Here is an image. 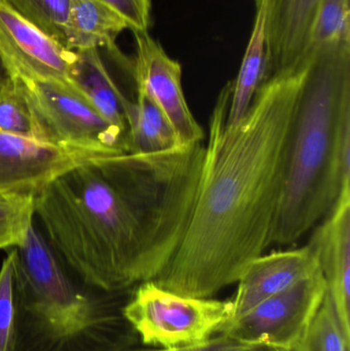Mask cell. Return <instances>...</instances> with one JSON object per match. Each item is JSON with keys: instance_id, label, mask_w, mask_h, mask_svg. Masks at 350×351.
<instances>
[{"instance_id": "cell-27", "label": "cell", "mask_w": 350, "mask_h": 351, "mask_svg": "<svg viewBox=\"0 0 350 351\" xmlns=\"http://www.w3.org/2000/svg\"><path fill=\"white\" fill-rule=\"evenodd\" d=\"M6 77H8V75H6L5 71H4L3 67H2L1 63H0V90H1Z\"/></svg>"}, {"instance_id": "cell-14", "label": "cell", "mask_w": 350, "mask_h": 351, "mask_svg": "<svg viewBox=\"0 0 350 351\" xmlns=\"http://www.w3.org/2000/svg\"><path fill=\"white\" fill-rule=\"evenodd\" d=\"M125 56L116 43L75 51L70 82L111 125L127 135L125 107L131 98L114 74Z\"/></svg>"}, {"instance_id": "cell-21", "label": "cell", "mask_w": 350, "mask_h": 351, "mask_svg": "<svg viewBox=\"0 0 350 351\" xmlns=\"http://www.w3.org/2000/svg\"><path fill=\"white\" fill-rule=\"evenodd\" d=\"M34 219V197L0 194V251L20 247Z\"/></svg>"}, {"instance_id": "cell-26", "label": "cell", "mask_w": 350, "mask_h": 351, "mask_svg": "<svg viewBox=\"0 0 350 351\" xmlns=\"http://www.w3.org/2000/svg\"><path fill=\"white\" fill-rule=\"evenodd\" d=\"M245 351H293V350H279V348H269V346H257V348H252V350H245Z\"/></svg>"}, {"instance_id": "cell-9", "label": "cell", "mask_w": 350, "mask_h": 351, "mask_svg": "<svg viewBox=\"0 0 350 351\" xmlns=\"http://www.w3.org/2000/svg\"><path fill=\"white\" fill-rule=\"evenodd\" d=\"M135 37L136 86L143 90L172 125L179 145L201 143L203 130L191 113L182 86V66L164 51L149 32H133Z\"/></svg>"}, {"instance_id": "cell-2", "label": "cell", "mask_w": 350, "mask_h": 351, "mask_svg": "<svg viewBox=\"0 0 350 351\" xmlns=\"http://www.w3.org/2000/svg\"><path fill=\"white\" fill-rule=\"evenodd\" d=\"M304 72L305 62L264 80L234 129L225 128L232 84L222 88L190 222L156 285L212 298L271 245Z\"/></svg>"}, {"instance_id": "cell-15", "label": "cell", "mask_w": 350, "mask_h": 351, "mask_svg": "<svg viewBox=\"0 0 350 351\" xmlns=\"http://www.w3.org/2000/svg\"><path fill=\"white\" fill-rule=\"evenodd\" d=\"M127 29L125 19L100 0H71L64 45L75 51L114 45Z\"/></svg>"}, {"instance_id": "cell-13", "label": "cell", "mask_w": 350, "mask_h": 351, "mask_svg": "<svg viewBox=\"0 0 350 351\" xmlns=\"http://www.w3.org/2000/svg\"><path fill=\"white\" fill-rule=\"evenodd\" d=\"M308 243L318 256L327 293L350 332V187L340 192Z\"/></svg>"}, {"instance_id": "cell-12", "label": "cell", "mask_w": 350, "mask_h": 351, "mask_svg": "<svg viewBox=\"0 0 350 351\" xmlns=\"http://www.w3.org/2000/svg\"><path fill=\"white\" fill-rule=\"evenodd\" d=\"M320 270L318 256L310 243L298 249L259 256L238 278V292L230 300L232 319L226 325Z\"/></svg>"}, {"instance_id": "cell-20", "label": "cell", "mask_w": 350, "mask_h": 351, "mask_svg": "<svg viewBox=\"0 0 350 351\" xmlns=\"http://www.w3.org/2000/svg\"><path fill=\"white\" fill-rule=\"evenodd\" d=\"M0 132L38 139L24 84L14 76L8 75L0 90Z\"/></svg>"}, {"instance_id": "cell-19", "label": "cell", "mask_w": 350, "mask_h": 351, "mask_svg": "<svg viewBox=\"0 0 350 351\" xmlns=\"http://www.w3.org/2000/svg\"><path fill=\"white\" fill-rule=\"evenodd\" d=\"M341 45H350L349 0H320L310 34V51Z\"/></svg>"}, {"instance_id": "cell-17", "label": "cell", "mask_w": 350, "mask_h": 351, "mask_svg": "<svg viewBox=\"0 0 350 351\" xmlns=\"http://www.w3.org/2000/svg\"><path fill=\"white\" fill-rule=\"evenodd\" d=\"M266 60L264 14L261 6H256L254 26L247 45L238 75L232 84V96L226 117L225 128L234 129L248 112L253 99L262 84Z\"/></svg>"}, {"instance_id": "cell-8", "label": "cell", "mask_w": 350, "mask_h": 351, "mask_svg": "<svg viewBox=\"0 0 350 351\" xmlns=\"http://www.w3.org/2000/svg\"><path fill=\"white\" fill-rule=\"evenodd\" d=\"M74 59L75 51L0 0V63L6 75L71 84Z\"/></svg>"}, {"instance_id": "cell-1", "label": "cell", "mask_w": 350, "mask_h": 351, "mask_svg": "<svg viewBox=\"0 0 350 351\" xmlns=\"http://www.w3.org/2000/svg\"><path fill=\"white\" fill-rule=\"evenodd\" d=\"M203 143L154 154L97 156L34 198L35 218L68 269L108 292L155 280L190 222Z\"/></svg>"}, {"instance_id": "cell-18", "label": "cell", "mask_w": 350, "mask_h": 351, "mask_svg": "<svg viewBox=\"0 0 350 351\" xmlns=\"http://www.w3.org/2000/svg\"><path fill=\"white\" fill-rule=\"evenodd\" d=\"M293 351H350V332L328 293Z\"/></svg>"}, {"instance_id": "cell-23", "label": "cell", "mask_w": 350, "mask_h": 351, "mask_svg": "<svg viewBox=\"0 0 350 351\" xmlns=\"http://www.w3.org/2000/svg\"><path fill=\"white\" fill-rule=\"evenodd\" d=\"M16 315L14 250L10 249L0 267V351L14 350Z\"/></svg>"}, {"instance_id": "cell-5", "label": "cell", "mask_w": 350, "mask_h": 351, "mask_svg": "<svg viewBox=\"0 0 350 351\" xmlns=\"http://www.w3.org/2000/svg\"><path fill=\"white\" fill-rule=\"evenodd\" d=\"M123 313L144 346L174 350L201 343L220 333L232 319V304L183 296L149 280L134 289Z\"/></svg>"}, {"instance_id": "cell-16", "label": "cell", "mask_w": 350, "mask_h": 351, "mask_svg": "<svg viewBox=\"0 0 350 351\" xmlns=\"http://www.w3.org/2000/svg\"><path fill=\"white\" fill-rule=\"evenodd\" d=\"M135 98L125 107L127 152L154 154L179 145L176 134L155 102L136 86Z\"/></svg>"}, {"instance_id": "cell-4", "label": "cell", "mask_w": 350, "mask_h": 351, "mask_svg": "<svg viewBox=\"0 0 350 351\" xmlns=\"http://www.w3.org/2000/svg\"><path fill=\"white\" fill-rule=\"evenodd\" d=\"M12 351H132L140 338L123 309L134 289L108 292L74 276L34 224L14 247Z\"/></svg>"}, {"instance_id": "cell-6", "label": "cell", "mask_w": 350, "mask_h": 351, "mask_svg": "<svg viewBox=\"0 0 350 351\" xmlns=\"http://www.w3.org/2000/svg\"><path fill=\"white\" fill-rule=\"evenodd\" d=\"M22 82L39 140L90 156L127 152V135L111 125L73 84L59 80Z\"/></svg>"}, {"instance_id": "cell-7", "label": "cell", "mask_w": 350, "mask_h": 351, "mask_svg": "<svg viewBox=\"0 0 350 351\" xmlns=\"http://www.w3.org/2000/svg\"><path fill=\"white\" fill-rule=\"evenodd\" d=\"M327 293L322 271L275 295L226 325L220 334L255 346L293 350Z\"/></svg>"}, {"instance_id": "cell-11", "label": "cell", "mask_w": 350, "mask_h": 351, "mask_svg": "<svg viewBox=\"0 0 350 351\" xmlns=\"http://www.w3.org/2000/svg\"><path fill=\"white\" fill-rule=\"evenodd\" d=\"M320 0H255L264 14L262 82L300 67L310 53V34Z\"/></svg>"}, {"instance_id": "cell-25", "label": "cell", "mask_w": 350, "mask_h": 351, "mask_svg": "<svg viewBox=\"0 0 350 351\" xmlns=\"http://www.w3.org/2000/svg\"><path fill=\"white\" fill-rule=\"evenodd\" d=\"M255 344L248 343L236 339L232 336L220 334L215 338H210L207 341L201 343L193 344V346H185V348H174V350H146L140 351H245L257 348Z\"/></svg>"}, {"instance_id": "cell-10", "label": "cell", "mask_w": 350, "mask_h": 351, "mask_svg": "<svg viewBox=\"0 0 350 351\" xmlns=\"http://www.w3.org/2000/svg\"><path fill=\"white\" fill-rule=\"evenodd\" d=\"M92 156H97L0 132V194L35 198L55 178Z\"/></svg>"}, {"instance_id": "cell-3", "label": "cell", "mask_w": 350, "mask_h": 351, "mask_svg": "<svg viewBox=\"0 0 350 351\" xmlns=\"http://www.w3.org/2000/svg\"><path fill=\"white\" fill-rule=\"evenodd\" d=\"M350 187V45L312 49L298 97L271 245L295 243Z\"/></svg>"}, {"instance_id": "cell-22", "label": "cell", "mask_w": 350, "mask_h": 351, "mask_svg": "<svg viewBox=\"0 0 350 351\" xmlns=\"http://www.w3.org/2000/svg\"><path fill=\"white\" fill-rule=\"evenodd\" d=\"M12 10L64 45L71 0H4Z\"/></svg>"}, {"instance_id": "cell-24", "label": "cell", "mask_w": 350, "mask_h": 351, "mask_svg": "<svg viewBox=\"0 0 350 351\" xmlns=\"http://www.w3.org/2000/svg\"><path fill=\"white\" fill-rule=\"evenodd\" d=\"M121 14L133 32H149L152 0H100Z\"/></svg>"}]
</instances>
